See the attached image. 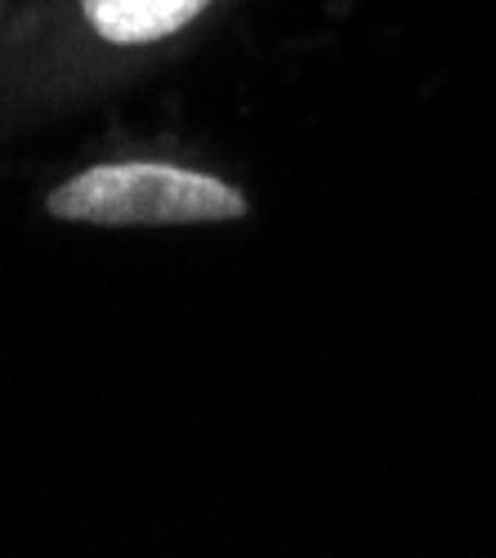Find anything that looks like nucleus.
I'll use <instances>...</instances> for the list:
<instances>
[{
  "instance_id": "2",
  "label": "nucleus",
  "mask_w": 496,
  "mask_h": 558,
  "mask_svg": "<svg viewBox=\"0 0 496 558\" xmlns=\"http://www.w3.org/2000/svg\"><path fill=\"white\" fill-rule=\"evenodd\" d=\"M85 19L112 45H148L193 23L210 0H81Z\"/></svg>"
},
{
  "instance_id": "1",
  "label": "nucleus",
  "mask_w": 496,
  "mask_h": 558,
  "mask_svg": "<svg viewBox=\"0 0 496 558\" xmlns=\"http://www.w3.org/2000/svg\"><path fill=\"white\" fill-rule=\"evenodd\" d=\"M50 210L76 223H210L246 215V197L210 174L125 161L76 174L50 197Z\"/></svg>"
}]
</instances>
